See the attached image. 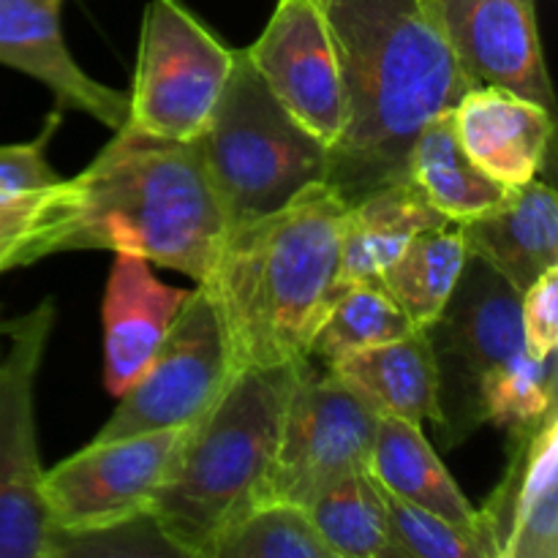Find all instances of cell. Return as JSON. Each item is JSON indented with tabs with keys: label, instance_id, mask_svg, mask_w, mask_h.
<instances>
[{
	"label": "cell",
	"instance_id": "cell-1",
	"mask_svg": "<svg viewBox=\"0 0 558 558\" xmlns=\"http://www.w3.org/2000/svg\"><path fill=\"white\" fill-rule=\"evenodd\" d=\"M347 90V125L327 185L347 205L407 180L420 131L474 87L430 0H327Z\"/></svg>",
	"mask_w": 558,
	"mask_h": 558
},
{
	"label": "cell",
	"instance_id": "cell-2",
	"mask_svg": "<svg viewBox=\"0 0 558 558\" xmlns=\"http://www.w3.org/2000/svg\"><path fill=\"white\" fill-rule=\"evenodd\" d=\"M347 207L330 185L316 183L281 210L229 232L205 287L234 371L308 360L311 341L341 292Z\"/></svg>",
	"mask_w": 558,
	"mask_h": 558
},
{
	"label": "cell",
	"instance_id": "cell-3",
	"mask_svg": "<svg viewBox=\"0 0 558 558\" xmlns=\"http://www.w3.org/2000/svg\"><path fill=\"white\" fill-rule=\"evenodd\" d=\"M76 218L65 251H129L207 283L229 238L199 136L161 140L125 123L76 174Z\"/></svg>",
	"mask_w": 558,
	"mask_h": 558
},
{
	"label": "cell",
	"instance_id": "cell-4",
	"mask_svg": "<svg viewBox=\"0 0 558 558\" xmlns=\"http://www.w3.org/2000/svg\"><path fill=\"white\" fill-rule=\"evenodd\" d=\"M300 363L238 368L183 430L147 510L178 554L213 558L221 534L256 505Z\"/></svg>",
	"mask_w": 558,
	"mask_h": 558
},
{
	"label": "cell",
	"instance_id": "cell-5",
	"mask_svg": "<svg viewBox=\"0 0 558 558\" xmlns=\"http://www.w3.org/2000/svg\"><path fill=\"white\" fill-rule=\"evenodd\" d=\"M199 145L229 232L281 210L330 172V147L272 96L245 49L234 54Z\"/></svg>",
	"mask_w": 558,
	"mask_h": 558
},
{
	"label": "cell",
	"instance_id": "cell-6",
	"mask_svg": "<svg viewBox=\"0 0 558 558\" xmlns=\"http://www.w3.org/2000/svg\"><path fill=\"white\" fill-rule=\"evenodd\" d=\"M428 332L439 371V428L447 447L483 425L480 396L494 376L529 357L521 327V292L469 254L456 292Z\"/></svg>",
	"mask_w": 558,
	"mask_h": 558
},
{
	"label": "cell",
	"instance_id": "cell-7",
	"mask_svg": "<svg viewBox=\"0 0 558 558\" xmlns=\"http://www.w3.org/2000/svg\"><path fill=\"white\" fill-rule=\"evenodd\" d=\"M54 319L47 298L3 327L11 347L0 360V558H54L74 548L47 512L36 439V376Z\"/></svg>",
	"mask_w": 558,
	"mask_h": 558
},
{
	"label": "cell",
	"instance_id": "cell-8",
	"mask_svg": "<svg viewBox=\"0 0 558 558\" xmlns=\"http://www.w3.org/2000/svg\"><path fill=\"white\" fill-rule=\"evenodd\" d=\"M379 414L314 360L298 368L276 456L265 474L256 505L289 501L308 507L327 485L368 472ZM254 505V507H256Z\"/></svg>",
	"mask_w": 558,
	"mask_h": 558
},
{
	"label": "cell",
	"instance_id": "cell-9",
	"mask_svg": "<svg viewBox=\"0 0 558 558\" xmlns=\"http://www.w3.org/2000/svg\"><path fill=\"white\" fill-rule=\"evenodd\" d=\"M234 54L183 3L153 0L145 9L129 93V125L161 140L189 142L205 131Z\"/></svg>",
	"mask_w": 558,
	"mask_h": 558
},
{
	"label": "cell",
	"instance_id": "cell-10",
	"mask_svg": "<svg viewBox=\"0 0 558 558\" xmlns=\"http://www.w3.org/2000/svg\"><path fill=\"white\" fill-rule=\"evenodd\" d=\"M232 374L216 300L205 283H196L161 347L129 390L118 396V409L98 428L93 441L185 428L213 407Z\"/></svg>",
	"mask_w": 558,
	"mask_h": 558
},
{
	"label": "cell",
	"instance_id": "cell-11",
	"mask_svg": "<svg viewBox=\"0 0 558 558\" xmlns=\"http://www.w3.org/2000/svg\"><path fill=\"white\" fill-rule=\"evenodd\" d=\"M185 428L90 441L44 472L41 494L54 526L76 543L147 518Z\"/></svg>",
	"mask_w": 558,
	"mask_h": 558
},
{
	"label": "cell",
	"instance_id": "cell-12",
	"mask_svg": "<svg viewBox=\"0 0 558 558\" xmlns=\"http://www.w3.org/2000/svg\"><path fill=\"white\" fill-rule=\"evenodd\" d=\"M245 52L272 96L311 134L327 147L341 140L347 90L325 5L316 0H278L267 27Z\"/></svg>",
	"mask_w": 558,
	"mask_h": 558
},
{
	"label": "cell",
	"instance_id": "cell-13",
	"mask_svg": "<svg viewBox=\"0 0 558 558\" xmlns=\"http://www.w3.org/2000/svg\"><path fill=\"white\" fill-rule=\"evenodd\" d=\"M558 420L510 430V461L480 512L488 558H558Z\"/></svg>",
	"mask_w": 558,
	"mask_h": 558
},
{
	"label": "cell",
	"instance_id": "cell-14",
	"mask_svg": "<svg viewBox=\"0 0 558 558\" xmlns=\"http://www.w3.org/2000/svg\"><path fill=\"white\" fill-rule=\"evenodd\" d=\"M474 85H499L554 107L534 0H430Z\"/></svg>",
	"mask_w": 558,
	"mask_h": 558
},
{
	"label": "cell",
	"instance_id": "cell-15",
	"mask_svg": "<svg viewBox=\"0 0 558 558\" xmlns=\"http://www.w3.org/2000/svg\"><path fill=\"white\" fill-rule=\"evenodd\" d=\"M60 5L63 0H0V63L47 85L58 107L90 114L112 131L123 129L131 96L76 65L60 31Z\"/></svg>",
	"mask_w": 558,
	"mask_h": 558
},
{
	"label": "cell",
	"instance_id": "cell-16",
	"mask_svg": "<svg viewBox=\"0 0 558 558\" xmlns=\"http://www.w3.org/2000/svg\"><path fill=\"white\" fill-rule=\"evenodd\" d=\"M466 156L505 189H521L548 158L554 118L543 104L499 85H474L452 109Z\"/></svg>",
	"mask_w": 558,
	"mask_h": 558
},
{
	"label": "cell",
	"instance_id": "cell-17",
	"mask_svg": "<svg viewBox=\"0 0 558 558\" xmlns=\"http://www.w3.org/2000/svg\"><path fill=\"white\" fill-rule=\"evenodd\" d=\"M189 289L158 281L145 256L118 251L104 294V381L112 396H123L145 371Z\"/></svg>",
	"mask_w": 558,
	"mask_h": 558
},
{
	"label": "cell",
	"instance_id": "cell-18",
	"mask_svg": "<svg viewBox=\"0 0 558 558\" xmlns=\"http://www.w3.org/2000/svg\"><path fill=\"white\" fill-rule=\"evenodd\" d=\"M466 251L526 292L558 267V202L543 180H529L485 216L461 223Z\"/></svg>",
	"mask_w": 558,
	"mask_h": 558
},
{
	"label": "cell",
	"instance_id": "cell-19",
	"mask_svg": "<svg viewBox=\"0 0 558 558\" xmlns=\"http://www.w3.org/2000/svg\"><path fill=\"white\" fill-rule=\"evenodd\" d=\"M325 368L379 417L439 423V371L425 330L360 349Z\"/></svg>",
	"mask_w": 558,
	"mask_h": 558
},
{
	"label": "cell",
	"instance_id": "cell-20",
	"mask_svg": "<svg viewBox=\"0 0 558 558\" xmlns=\"http://www.w3.org/2000/svg\"><path fill=\"white\" fill-rule=\"evenodd\" d=\"M441 223L452 221L441 218L409 178L371 191L343 216L338 281L341 287L379 281L420 232Z\"/></svg>",
	"mask_w": 558,
	"mask_h": 558
},
{
	"label": "cell",
	"instance_id": "cell-21",
	"mask_svg": "<svg viewBox=\"0 0 558 558\" xmlns=\"http://www.w3.org/2000/svg\"><path fill=\"white\" fill-rule=\"evenodd\" d=\"M368 474L396 496L436 512L452 526L483 543L480 512L474 510L472 501L463 496L445 463L439 461L430 441L425 439L423 425L409 423V420L379 417Z\"/></svg>",
	"mask_w": 558,
	"mask_h": 558
},
{
	"label": "cell",
	"instance_id": "cell-22",
	"mask_svg": "<svg viewBox=\"0 0 558 558\" xmlns=\"http://www.w3.org/2000/svg\"><path fill=\"white\" fill-rule=\"evenodd\" d=\"M407 178L441 218L466 223L485 216L510 196V189L485 174L461 147L452 112L430 120L414 140Z\"/></svg>",
	"mask_w": 558,
	"mask_h": 558
},
{
	"label": "cell",
	"instance_id": "cell-23",
	"mask_svg": "<svg viewBox=\"0 0 558 558\" xmlns=\"http://www.w3.org/2000/svg\"><path fill=\"white\" fill-rule=\"evenodd\" d=\"M466 259L469 251L461 223H441L420 232L381 272L379 283L412 325L425 330L439 319L447 300L456 292Z\"/></svg>",
	"mask_w": 558,
	"mask_h": 558
},
{
	"label": "cell",
	"instance_id": "cell-24",
	"mask_svg": "<svg viewBox=\"0 0 558 558\" xmlns=\"http://www.w3.org/2000/svg\"><path fill=\"white\" fill-rule=\"evenodd\" d=\"M305 512L336 558H407L392 537L385 501L368 472L327 485Z\"/></svg>",
	"mask_w": 558,
	"mask_h": 558
},
{
	"label": "cell",
	"instance_id": "cell-25",
	"mask_svg": "<svg viewBox=\"0 0 558 558\" xmlns=\"http://www.w3.org/2000/svg\"><path fill=\"white\" fill-rule=\"evenodd\" d=\"M420 330L407 314L398 308L396 300L385 292L379 281L347 283L327 308L314 341L308 360L330 365L360 349L379 347Z\"/></svg>",
	"mask_w": 558,
	"mask_h": 558
},
{
	"label": "cell",
	"instance_id": "cell-26",
	"mask_svg": "<svg viewBox=\"0 0 558 558\" xmlns=\"http://www.w3.org/2000/svg\"><path fill=\"white\" fill-rule=\"evenodd\" d=\"M213 558H336L305 507L267 501L221 534Z\"/></svg>",
	"mask_w": 558,
	"mask_h": 558
},
{
	"label": "cell",
	"instance_id": "cell-27",
	"mask_svg": "<svg viewBox=\"0 0 558 558\" xmlns=\"http://www.w3.org/2000/svg\"><path fill=\"white\" fill-rule=\"evenodd\" d=\"M76 178L63 180L41 202L16 210H0V272L60 254L76 218Z\"/></svg>",
	"mask_w": 558,
	"mask_h": 558
},
{
	"label": "cell",
	"instance_id": "cell-28",
	"mask_svg": "<svg viewBox=\"0 0 558 558\" xmlns=\"http://www.w3.org/2000/svg\"><path fill=\"white\" fill-rule=\"evenodd\" d=\"M387 518H390L392 537L407 558H488L483 543L472 534L461 532L436 512L401 499L385 485L376 483Z\"/></svg>",
	"mask_w": 558,
	"mask_h": 558
},
{
	"label": "cell",
	"instance_id": "cell-29",
	"mask_svg": "<svg viewBox=\"0 0 558 558\" xmlns=\"http://www.w3.org/2000/svg\"><path fill=\"white\" fill-rule=\"evenodd\" d=\"M60 118L49 114L41 136L25 145H0V210H16L47 199L65 178L47 161V145L58 131Z\"/></svg>",
	"mask_w": 558,
	"mask_h": 558
},
{
	"label": "cell",
	"instance_id": "cell-30",
	"mask_svg": "<svg viewBox=\"0 0 558 558\" xmlns=\"http://www.w3.org/2000/svg\"><path fill=\"white\" fill-rule=\"evenodd\" d=\"M521 327L532 357L543 360L558 352V267L521 292Z\"/></svg>",
	"mask_w": 558,
	"mask_h": 558
},
{
	"label": "cell",
	"instance_id": "cell-31",
	"mask_svg": "<svg viewBox=\"0 0 558 558\" xmlns=\"http://www.w3.org/2000/svg\"><path fill=\"white\" fill-rule=\"evenodd\" d=\"M316 3H319V5H327V0H316Z\"/></svg>",
	"mask_w": 558,
	"mask_h": 558
}]
</instances>
